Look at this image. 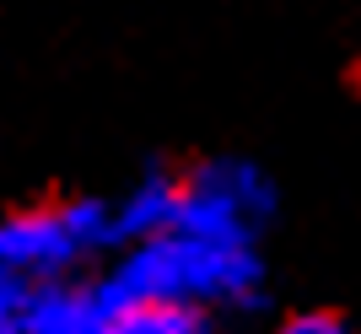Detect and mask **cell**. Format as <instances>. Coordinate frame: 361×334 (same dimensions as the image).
<instances>
[{"label":"cell","instance_id":"obj_1","mask_svg":"<svg viewBox=\"0 0 361 334\" xmlns=\"http://www.w3.org/2000/svg\"><path fill=\"white\" fill-rule=\"evenodd\" d=\"M108 307L167 302L195 313H248L264 302V259L254 243H211L189 232H162L130 243L119 264L97 280Z\"/></svg>","mask_w":361,"mask_h":334},{"label":"cell","instance_id":"obj_2","mask_svg":"<svg viewBox=\"0 0 361 334\" xmlns=\"http://www.w3.org/2000/svg\"><path fill=\"white\" fill-rule=\"evenodd\" d=\"M114 243L108 199H60L0 221V270L22 286H44L71 275L87 254Z\"/></svg>","mask_w":361,"mask_h":334},{"label":"cell","instance_id":"obj_3","mask_svg":"<svg viewBox=\"0 0 361 334\" xmlns=\"http://www.w3.org/2000/svg\"><path fill=\"white\" fill-rule=\"evenodd\" d=\"M275 211V189L254 162L221 156L195 173H178V221L173 232L211 243H254Z\"/></svg>","mask_w":361,"mask_h":334},{"label":"cell","instance_id":"obj_4","mask_svg":"<svg viewBox=\"0 0 361 334\" xmlns=\"http://www.w3.org/2000/svg\"><path fill=\"white\" fill-rule=\"evenodd\" d=\"M114 307L97 291V280H44L27 286L22 313H16V334H108Z\"/></svg>","mask_w":361,"mask_h":334},{"label":"cell","instance_id":"obj_5","mask_svg":"<svg viewBox=\"0 0 361 334\" xmlns=\"http://www.w3.org/2000/svg\"><path fill=\"white\" fill-rule=\"evenodd\" d=\"M108 221H114V243H124V248L173 232V221H178V173L135 178L119 199H108Z\"/></svg>","mask_w":361,"mask_h":334},{"label":"cell","instance_id":"obj_6","mask_svg":"<svg viewBox=\"0 0 361 334\" xmlns=\"http://www.w3.org/2000/svg\"><path fill=\"white\" fill-rule=\"evenodd\" d=\"M108 334H216V323L211 313H195V307L135 302V307H114Z\"/></svg>","mask_w":361,"mask_h":334},{"label":"cell","instance_id":"obj_7","mask_svg":"<svg viewBox=\"0 0 361 334\" xmlns=\"http://www.w3.org/2000/svg\"><path fill=\"white\" fill-rule=\"evenodd\" d=\"M275 334H350V329L334 318V313H291Z\"/></svg>","mask_w":361,"mask_h":334},{"label":"cell","instance_id":"obj_8","mask_svg":"<svg viewBox=\"0 0 361 334\" xmlns=\"http://www.w3.org/2000/svg\"><path fill=\"white\" fill-rule=\"evenodd\" d=\"M22 297H27V286H22V280H11V275L0 270V334H16V313H22Z\"/></svg>","mask_w":361,"mask_h":334}]
</instances>
